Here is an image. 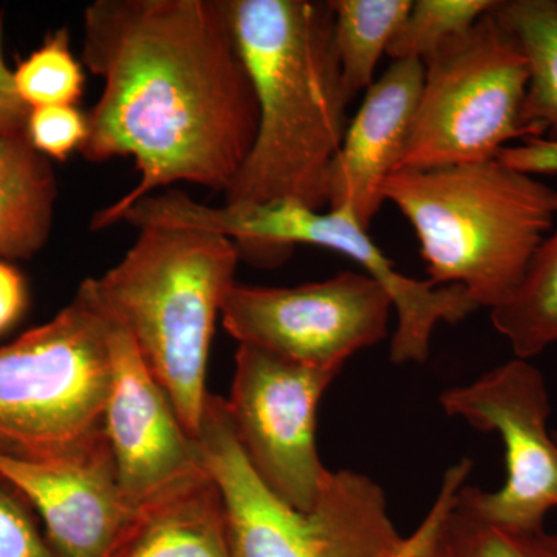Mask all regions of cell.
Masks as SVG:
<instances>
[{
	"mask_svg": "<svg viewBox=\"0 0 557 557\" xmlns=\"http://www.w3.org/2000/svg\"><path fill=\"white\" fill-rule=\"evenodd\" d=\"M384 200L412 226L429 281L490 311L519 287L557 218V189L498 159L395 171Z\"/></svg>",
	"mask_w": 557,
	"mask_h": 557,
	"instance_id": "cell-3",
	"label": "cell"
},
{
	"mask_svg": "<svg viewBox=\"0 0 557 557\" xmlns=\"http://www.w3.org/2000/svg\"><path fill=\"white\" fill-rule=\"evenodd\" d=\"M138 231L134 247L108 273L89 277L90 287L106 314L134 341L186 432L197 440L209 395L212 335L236 284L239 249L211 231Z\"/></svg>",
	"mask_w": 557,
	"mask_h": 557,
	"instance_id": "cell-4",
	"label": "cell"
},
{
	"mask_svg": "<svg viewBox=\"0 0 557 557\" xmlns=\"http://www.w3.org/2000/svg\"><path fill=\"white\" fill-rule=\"evenodd\" d=\"M112 376L104 409L108 437L124 497L137 508L168 487L205 471L190 437L134 341L113 322Z\"/></svg>",
	"mask_w": 557,
	"mask_h": 557,
	"instance_id": "cell-12",
	"label": "cell"
},
{
	"mask_svg": "<svg viewBox=\"0 0 557 557\" xmlns=\"http://www.w3.org/2000/svg\"><path fill=\"white\" fill-rule=\"evenodd\" d=\"M454 557H557V534L487 522L454 500L442 523Z\"/></svg>",
	"mask_w": 557,
	"mask_h": 557,
	"instance_id": "cell-22",
	"label": "cell"
},
{
	"mask_svg": "<svg viewBox=\"0 0 557 557\" xmlns=\"http://www.w3.org/2000/svg\"><path fill=\"white\" fill-rule=\"evenodd\" d=\"M197 443L222 496L233 557H397L405 547L386 493L361 472L330 471L310 511L281 500L249 465L218 395H208Z\"/></svg>",
	"mask_w": 557,
	"mask_h": 557,
	"instance_id": "cell-7",
	"label": "cell"
},
{
	"mask_svg": "<svg viewBox=\"0 0 557 557\" xmlns=\"http://www.w3.org/2000/svg\"><path fill=\"white\" fill-rule=\"evenodd\" d=\"M13 79L21 100L30 109L76 106L83 98L86 73L70 49L67 28L47 35L42 46L17 62Z\"/></svg>",
	"mask_w": 557,
	"mask_h": 557,
	"instance_id": "cell-21",
	"label": "cell"
},
{
	"mask_svg": "<svg viewBox=\"0 0 557 557\" xmlns=\"http://www.w3.org/2000/svg\"><path fill=\"white\" fill-rule=\"evenodd\" d=\"M27 304L24 276L9 262L0 260V336L20 322Z\"/></svg>",
	"mask_w": 557,
	"mask_h": 557,
	"instance_id": "cell-28",
	"label": "cell"
},
{
	"mask_svg": "<svg viewBox=\"0 0 557 557\" xmlns=\"http://www.w3.org/2000/svg\"><path fill=\"white\" fill-rule=\"evenodd\" d=\"M392 311V300L379 282L366 273L343 271L299 287L236 282L220 317L239 346L341 372L347 359L386 338Z\"/></svg>",
	"mask_w": 557,
	"mask_h": 557,
	"instance_id": "cell-10",
	"label": "cell"
},
{
	"mask_svg": "<svg viewBox=\"0 0 557 557\" xmlns=\"http://www.w3.org/2000/svg\"><path fill=\"white\" fill-rule=\"evenodd\" d=\"M413 0H330L333 38L351 98L375 83V70Z\"/></svg>",
	"mask_w": 557,
	"mask_h": 557,
	"instance_id": "cell-19",
	"label": "cell"
},
{
	"mask_svg": "<svg viewBox=\"0 0 557 557\" xmlns=\"http://www.w3.org/2000/svg\"><path fill=\"white\" fill-rule=\"evenodd\" d=\"M555 437H556V440H557V432H556V434H555Z\"/></svg>",
	"mask_w": 557,
	"mask_h": 557,
	"instance_id": "cell-29",
	"label": "cell"
},
{
	"mask_svg": "<svg viewBox=\"0 0 557 557\" xmlns=\"http://www.w3.org/2000/svg\"><path fill=\"white\" fill-rule=\"evenodd\" d=\"M424 65L416 60L392 61L366 90L329 178V208H350L370 231L384 201L387 178L398 170L423 87Z\"/></svg>",
	"mask_w": 557,
	"mask_h": 557,
	"instance_id": "cell-14",
	"label": "cell"
},
{
	"mask_svg": "<svg viewBox=\"0 0 557 557\" xmlns=\"http://www.w3.org/2000/svg\"><path fill=\"white\" fill-rule=\"evenodd\" d=\"M30 108L14 86L13 70L3 57V17L0 16V138L25 135Z\"/></svg>",
	"mask_w": 557,
	"mask_h": 557,
	"instance_id": "cell-27",
	"label": "cell"
},
{
	"mask_svg": "<svg viewBox=\"0 0 557 557\" xmlns=\"http://www.w3.org/2000/svg\"><path fill=\"white\" fill-rule=\"evenodd\" d=\"M471 469L472 461L463 458L446 471L443 485L440 487L438 496L435 498L431 511L424 518L423 523L418 527L416 533L406 539L405 548L399 552L397 557H454L448 542L443 536L442 523L453 507L458 491L465 486V480Z\"/></svg>",
	"mask_w": 557,
	"mask_h": 557,
	"instance_id": "cell-25",
	"label": "cell"
},
{
	"mask_svg": "<svg viewBox=\"0 0 557 557\" xmlns=\"http://www.w3.org/2000/svg\"><path fill=\"white\" fill-rule=\"evenodd\" d=\"M112 330L86 278L50 322L0 347V454L51 460L106 438Z\"/></svg>",
	"mask_w": 557,
	"mask_h": 557,
	"instance_id": "cell-6",
	"label": "cell"
},
{
	"mask_svg": "<svg viewBox=\"0 0 557 557\" xmlns=\"http://www.w3.org/2000/svg\"><path fill=\"white\" fill-rule=\"evenodd\" d=\"M81 57L104 84L81 156L131 157L139 172L91 230L175 183L228 190L255 143L258 104L226 0H97L84 10Z\"/></svg>",
	"mask_w": 557,
	"mask_h": 557,
	"instance_id": "cell-1",
	"label": "cell"
},
{
	"mask_svg": "<svg viewBox=\"0 0 557 557\" xmlns=\"http://www.w3.org/2000/svg\"><path fill=\"white\" fill-rule=\"evenodd\" d=\"M258 104V132L226 207L295 201L329 208V178L351 100L333 38V11L314 0H226Z\"/></svg>",
	"mask_w": 557,
	"mask_h": 557,
	"instance_id": "cell-2",
	"label": "cell"
},
{
	"mask_svg": "<svg viewBox=\"0 0 557 557\" xmlns=\"http://www.w3.org/2000/svg\"><path fill=\"white\" fill-rule=\"evenodd\" d=\"M493 13L527 58V138L557 141V0H498Z\"/></svg>",
	"mask_w": 557,
	"mask_h": 557,
	"instance_id": "cell-17",
	"label": "cell"
},
{
	"mask_svg": "<svg viewBox=\"0 0 557 557\" xmlns=\"http://www.w3.org/2000/svg\"><path fill=\"white\" fill-rule=\"evenodd\" d=\"M89 134V120L76 106H47L30 109L28 141L47 159L67 160L83 148Z\"/></svg>",
	"mask_w": 557,
	"mask_h": 557,
	"instance_id": "cell-24",
	"label": "cell"
},
{
	"mask_svg": "<svg viewBox=\"0 0 557 557\" xmlns=\"http://www.w3.org/2000/svg\"><path fill=\"white\" fill-rule=\"evenodd\" d=\"M5 480L36 512L62 557H106L134 515L116 475L108 437L51 460L0 454Z\"/></svg>",
	"mask_w": 557,
	"mask_h": 557,
	"instance_id": "cell-13",
	"label": "cell"
},
{
	"mask_svg": "<svg viewBox=\"0 0 557 557\" xmlns=\"http://www.w3.org/2000/svg\"><path fill=\"white\" fill-rule=\"evenodd\" d=\"M498 0H416L388 46L392 61H428L432 54L471 30Z\"/></svg>",
	"mask_w": 557,
	"mask_h": 557,
	"instance_id": "cell-20",
	"label": "cell"
},
{
	"mask_svg": "<svg viewBox=\"0 0 557 557\" xmlns=\"http://www.w3.org/2000/svg\"><path fill=\"white\" fill-rule=\"evenodd\" d=\"M24 497L0 479V557H62Z\"/></svg>",
	"mask_w": 557,
	"mask_h": 557,
	"instance_id": "cell-23",
	"label": "cell"
},
{
	"mask_svg": "<svg viewBox=\"0 0 557 557\" xmlns=\"http://www.w3.org/2000/svg\"><path fill=\"white\" fill-rule=\"evenodd\" d=\"M106 557H233L222 496L207 468L138 505Z\"/></svg>",
	"mask_w": 557,
	"mask_h": 557,
	"instance_id": "cell-15",
	"label": "cell"
},
{
	"mask_svg": "<svg viewBox=\"0 0 557 557\" xmlns=\"http://www.w3.org/2000/svg\"><path fill=\"white\" fill-rule=\"evenodd\" d=\"M502 163L523 174L541 177L557 174V141L527 138L498 153Z\"/></svg>",
	"mask_w": 557,
	"mask_h": 557,
	"instance_id": "cell-26",
	"label": "cell"
},
{
	"mask_svg": "<svg viewBox=\"0 0 557 557\" xmlns=\"http://www.w3.org/2000/svg\"><path fill=\"white\" fill-rule=\"evenodd\" d=\"M132 220L138 228L211 231L233 240L240 258L271 269L284 262L296 245H313L346 256L379 282L392 300L397 329L392 336L391 361L397 366L423 364L440 324H457L479 310L457 285L438 287L429 278L420 281L403 274L350 208L314 211L295 201L255 208L209 207L180 190H166L139 200Z\"/></svg>",
	"mask_w": 557,
	"mask_h": 557,
	"instance_id": "cell-5",
	"label": "cell"
},
{
	"mask_svg": "<svg viewBox=\"0 0 557 557\" xmlns=\"http://www.w3.org/2000/svg\"><path fill=\"white\" fill-rule=\"evenodd\" d=\"M58 182L27 135L0 138V260L32 259L53 225Z\"/></svg>",
	"mask_w": 557,
	"mask_h": 557,
	"instance_id": "cell-16",
	"label": "cell"
},
{
	"mask_svg": "<svg viewBox=\"0 0 557 557\" xmlns=\"http://www.w3.org/2000/svg\"><path fill=\"white\" fill-rule=\"evenodd\" d=\"M440 406L505 446L507 478L497 491L463 486L457 504L497 525L542 530L557 509V440L549 434L547 383L530 359L512 358L467 386L448 388Z\"/></svg>",
	"mask_w": 557,
	"mask_h": 557,
	"instance_id": "cell-9",
	"label": "cell"
},
{
	"mask_svg": "<svg viewBox=\"0 0 557 557\" xmlns=\"http://www.w3.org/2000/svg\"><path fill=\"white\" fill-rule=\"evenodd\" d=\"M403 548H405V547H403Z\"/></svg>",
	"mask_w": 557,
	"mask_h": 557,
	"instance_id": "cell-30",
	"label": "cell"
},
{
	"mask_svg": "<svg viewBox=\"0 0 557 557\" xmlns=\"http://www.w3.org/2000/svg\"><path fill=\"white\" fill-rule=\"evenodd\" d=\"M423 65L416 120L397 171L496 160L527 138V58L493 11Z\"/></svg>",
	"mask_w": 557,
	"mask_h": 557,
	"instance_id": "cell-8",
	"label": "cell"
},
{
	"mask_svg": "<svg viewBox=\"0 0 557 557\" xmlns=\"http://www.w3.org/2000/svg\"><path fill=\"white\" fill-rule=\"evenodd\" d=\"M338 370L310 368L239 346L225 399L231 426L256 474L289 507L310 511L330 471L319 457L317 416Z\"/></svg>",
	"mask_w": 557,
	"mask_h": 557,
	"instance_id": "cell-11",
	"label": "cell"
},
{
	"mask_svg": "<svg viewBox=\"0 0 557 557\" xmlns=\"http://www.w3.org/2000/svg\"><path fill=\"white\" fill-rule=\"evenodd\" d=\"M490 313L516 358L531 359L556 346L557 228L539 245L516 292Z\"/></svg>",
	"mask_w": 557,
	"mask_h": 557,
	"instance_id": "cell-18",
	"label": "cell"
}]
</instances>
